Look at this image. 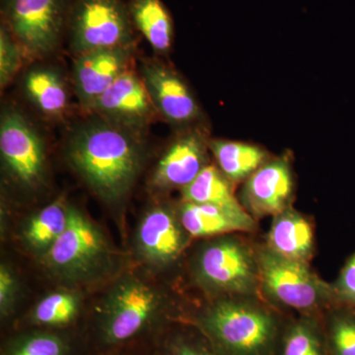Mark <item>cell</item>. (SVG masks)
<instances>
[{
    "label": "cell",
    "mask_w": 355,
    "mask_h": 355,
    "mask_svg": "<svg viewBox=\"0 0 355 355\" xmlns=\"http://www.w3.org/2000/svg\"><path fill=\"white\" fill-rule=\"evenodd\" d=\"M293 316L261 296H223L182 321L197 327L222 355H279Z\"/></svg>",
    "instance_id": "1"
},
{
    "label": "cell",
    "mask_w": 355,
    "mask_h": 355,
    "mask_svg": "<svg viewBox=\"0 0 355 355\" xmlns=\"http://www.w3.org/2000/svg\"><path fill=\"white\" fill-rule=\"evenodd\" d=\"M69 159L100 198L113 202L130 191L142 163L137 142L107 123H91L78 130L70 141Z\"/></svg>",
    "instance_id": "2"
},
{
    "label": "cell",
    "mask_w": 355,
    "mask_h": 355,
    "mask_svg": "<svg viewBox=\"0 0 355 355\" xmlns=\"http://www.w3.org/2000/svg\"><path fill=\"white\" fill-rule=\"evenodd\" d=\"M231 233L203 239L193 250L189 272L193 286L209 298L261 296L258 243Z\"/></svg>",
    "instance_id": "3"
},
{
    "label": "cell",
    "mask_w": 355,
    "mask_h": 355,
    "mask_svg": "<svg viewBox=\"0 0 355 355\" xmlns=\"http://www.w3.org/2000/svg\"><path fill=\"white\" fill-rule=\"evenodd\" d=\"M164 312V299L155 287L137 277H125L110 289L98 307L97 343L106 349L130 345L160 328Z\"/></svg>",
    "instance_id": "4"
},
{
    "label": "cell",
    "mask_w": 355,
    "mask_h": 355,
    "mask_svg": "<svg viewBox=\"0 0 355 355\" xmlns=\"http://www.w3.org/2000/svg\"><path fill=\"white\" fill-rule=\"evenodd\" d=\"M261 294L266 302L295 316L322 317L336 305L331 282H324L310 263L289 260L258 243Z\"/></svg>",
    "instance_id": "5"
},
{
    "label": "cell",
    "mask_w": 355,
    "mask_h": 355,
    "mask_svg": "<svg viewBox=\"0 0 355 355\" xmlns=\"http://www.w3.org/2000/svg\"><path fill=\"white\" fill-rule=\"evenodd\" d=\"M42 259L44 268L58 279L86 284L109 272L113 251L101 229L70 207L69 225Z\"/></svg>",
    "instance_id": "6"
},
{
    "label": "cell",
    "mask_w": 355,
    "mask_h": 355,
    "mask_svg": "<svg viewBox=\"0 0 355 355\" xmlns=\"http://www.w3.org/2000/svg\"><path fill=\"white\" fill-rule=\"evenodd\" d=\"M296 181L291 154L272 157L242 184L238 198L254 220L273 217L295 200Z\"/></svg>",
    "instance_id": "7"
},
{
    "label": "cell",
    "mask_w": 355,
    "mask_h": 355,
    "mask_svg": "<svg viewBox=\"0 0 355 355\" xmlns=\"http://www.w3.org/2000/svg\"><path fill=\"white\" fill-rule=\"evenodd\" d=\"M73 43L81 53L127 48L130 22L119 0H80L74 14Z\"/></svg>",
    "instance_id": "8"
},
{
    "label": "cell",
    "mask_w": 355,
    "mask_h": 355,
    "mask_svg": "<svg viewBox=\"0 0 355 355\" xmlns=\"http://www.w3.org/2000/svg\"><path fill=\"white\" fill-rule=\"evenodd\" d=\"M191 239L178 216L177 209L160 205L140 219L135 248L140 260L163 270L176 265L190 246Z\"/></svg>",
    "instance_id": "9"
},
{
    "label": "cell",
    "mask_w": 355,
    "mask_h": 355,
    "mask_svg": "<svg viewBox=\"0 0 355 355\" xmlns=\"http://www.w3.org/2000/svg\"><path fill=\"white\" fill-rule=\"evenodd\" d=\"M64 0H6L14 36L28 53L42 55L55 48L62 31Z\"/></svg>",
    "instance_id": "10"
},
{
    "label": "cell",
    "mask_w": 355,
    "mask_h": 355,
    "mask_svg": "<svg viewBox=\"0 0 355 355\" xmlns=\"http://www.w3.org/2000/svg\"><path fill=\"white\" fill-rule=\"evenodd\" d=\"M0 151L6 171L25 187L41 183L46 166L43 142L16 112H7L0 125Z\"/></svg>",
    "instance_id": "11"
},
{
    "label": "cell",
    "mask_w": 355,
    "mask_h": 355,
    "mask_svg": "<svg viewBox=\"0 0 355 355\" xmlns=\"http://www.w3.org/2000/svg\"><path fill=\"white\" fill-rule=\"evenodd\" d=\"M209 148L202 135H182L159 161L151 184L159 191L183 190L209 165Z\"/></svg>",
    "instance_id": "12"
},
{
    "label": "cell",
    "mask_w": 355,
    "mask_h": 355,
    "mask_svg": "<svg viewBox=\"0 0 355 355\" xmlns=\"http://www.w3.org/2000/svg\"><path fill=\"white\" fill-rule=\"evenodd\" d=\"M178 216L191 237L207 239L231 233L254 235L260 226L245 210H235L205 203L182 200L177 209Z\"/></svg>",
    "instance_id": "13"
},
{
    "label": "cell",
    "mask_w": 355,
    "mask_h": 355,
    "mask_svg": "<svg viewBox=\"0 0 355 355\" xmlns=\"http://www.w3.org/2000/svg\"><path fill=\"white\" fill-rule=\"evenodd\" d=\"M263 242L284 258L310 263L316 254L314 221L293 207H289L272 217Z\"/></svg>",
    "instance_id": "14"
},
{
    "label": "cell",
    "mask_w": 355,
    "mask_h": 355,
    "mask_svg": "<svg viewBox=\"0 0 355 355\" xmlns=\"http://www.w3.org/2000/svg\"><path fill=\"white\" fill-rule=\"evenodd\" d=\"M151 100L168 120L190 123L200 114L198 103L187 84L172 70L161 65H148L144 70Z\"/></svg>",
    "instance_id": "15"
},
{
    "label": "cell",
    "mask_w": 355,
    "mask_h": 355,
    "mask_svg": "<svg viewBox=\"0 0 355 355\" xmlns=\"http://www.w3.org/2000/svg\"><path fill=\"white\" fill-rule=\"evenodd\" d=\"M127 48L108 49L81 53L74 67V80L81 101L92 106L125 71Z\"/></svg>",
    "instance_id": "16"
},
{
    "label": "cell",
    "mask_w": 355,
    "mask_h": 355,
    "mask_svg": "<svg viewBox=\"0 0 355 355\" xmlns=\"http://www.w3.org/2000/svg\"><path fill=\"white\" fill-rule=\"evenodd\" d=\"M151 102L146 84L132 72L125 71L91 107L118 120L137 123L151 113Z\"/></svg>",
    "instance_id": "17"
},
{
    "label": "cell",
    "mask_w": 355,
    "mask_h": 355,
    "mask_svg": "<svg viewBox=\"0 0 355 355\" xmlns=\"http://www.w3.org/2000/svg\"><path fill=\"white\" fill-rule=\"evenodd\" d=\"M209 146L217 167L235 187L247 181L272 158L265 148L249 142L216 139Z\"/></svg>",
    "instance_id": "18"
},
{
    "label": "cell",
    "mask_w": 355,
    "mask_h": 355,
    "mask_svg": "<svg viewBox=\"0 0 355 355\" xmlns=\"http://www.w3.org/2000/svg\"><path fill=\"white\" fill-rule=\"evenodd\" d=\"M69 218L70 205L58 198L28 220L22 231L23 241L28 249L43 257L64 232Z\"/></svg>",
    "instance_id": "19"
},
{
    "label": "cell",
    "mask_w": 355,
    "mask_h": 355,
    "mask_svg": "<svg viewBox=\"0 0 355 355\" xmlns=\"http://www.w3.org/2000/svg\"><path fill=\"white\" fill-rule=\"evenodd\" d=\"M181 193L184 202L214 205L235 211L245 210L235 195L234 184L216 165H207Z\"/></svg>",
    "instance_id": "20"
},
{
    "label": "cell",
    "mask_w": 355,
    "mask_h": 355,
    "mask_svg": "<svg viewBox=\"0 0 355 355\" xmlns=\"http://www.w3.org/2000/svg\"><path fill=\"white\" fill-rule=\"evenodd\" d=\"M80 309V297L74 292H53L33 308L27 324L44 330H67L76 323Z\"/></svg>",
    "instance_id": "21"
},
{
    "label": "cell",
    "mask_w": 355,
    "mask_h": 355,
    "mask_svg": "<svg viewBox=\"0 0 355 355\" xmlns=\"http://www.w3.org/2000/svg\"><path fill=\"white\" fill-rule=\"evenodd\" d=\"M1 355H76V350L62 331L31 328L9 338Z\"/></svg>",
    "instance_id": "22"
},
{
    "label": "cell",
    "mask_w": 355,
    "mask_h": 355,
    "mask_svg": "<svg viewBox=\"0 0 355 355\" xmlns=\"http://www.w3.org/2000/svg\"><path fill=\"white\" fill-rule=\"evenodd\" d=\"M279 355H328L321 317H292Z\"/></svg>",
    "instance_id": "23"
},
{
    "label": "cell",
    "mask_w": 355,
    "mask_h": 355,
    "mask_svg": "<svg viewBox=\"0 0 355 355\" xmlns=\"http://www.w3.org/2000/svg\"><path fill=\"white\" fill-rule=\"evenodd\" d=\"M155 355H222L197 327L178 321L157 336Z\"/></svg>",
    "instance_id": "24"
},
{
    "label": "cell",
    "mask_w": 355,
    "mask_h": 355,
    "mask_svg": "<svg viewBox=\"0 0 355 355\" xmlns=\"http://www.w3.org/2000/svg\"><path fill=\"white\" fill-rule=\"evenodd\" d=\"M132 17L156 51L169 50L173 40L172 20L160 0H137L132 6Z\"/></svg>",
    "instance_id": "25"
},
{
    "label": "cell",
    "mask_w": 355,
    "mask_h": 355,
    "mask_svg": "<svg viewBox=\"0 0 355 355\" xmlns=\"http://www.w3.org/2000/svg\"><path fill=\"white\" fill-rule=\"evenodd\" d=\"M321 319L328 355H355V309L333 305Z\"/></svg>",
    "instance_id": "26"
},
{
    "label": "cell",
    "mask_w": 355,
    "mask_h": 355,
    "mask_svg": "<svg viewBox=\"0 0 355 355\" xmlns=\"http://www.w3.org/2000/svg\"><path fill=\"white\" fill-rule=\"evenodd\" d=\"M24 87L28 97L42 112L62 113L67 104L64 83L57 73L46 69H35L26 76Z\"/></svg>",
    "instance_id": "27"
},
{
    "label": "cell",
    "mask_w": 355,
    "mask_h": 355,
    "mask_svg": "<svg viewBox=\"0 0 355 355\" xmlns=\"http://www.w3.org/2000/svg\"><path fill=\"white\" fill-rule=\"evenodd\" d=\"M336 304L355 309V251L345 260L335 282H331Z\"/></svg>",
    "instance_id": "28"
},
{
    "label": "cell",
    "mask_w": 355,
    "mask_h": 355,
    "mask_svg": "<svg viewBox=\"0 0 355 355\" xmlns=\"http://www.w3.org/2000/svg\"><path fill=\"white\" fill-rule=\"evenodd\" d=\"M21 64L20 48L11 39L7 30L1 28L0 31V83L2 87L6 86Z\"/></svg>",
    "instance_id": "29"
},
{
    "label": "cell",
    "mask_w": 355,
    "mask_h": 355,
    "mask_svg": "<svg viewBox=\"0 0 355 355\" xmlns=\"http://www.w3.org/2000/svg\"><path fill=\"white\" fill-rule=\"evenodd\" d=\"M18 282L10 268L0 266V315L7 319L12 314L17 297Z\"/></svg>",
    "instance_id": "30"
}]
</instances>
